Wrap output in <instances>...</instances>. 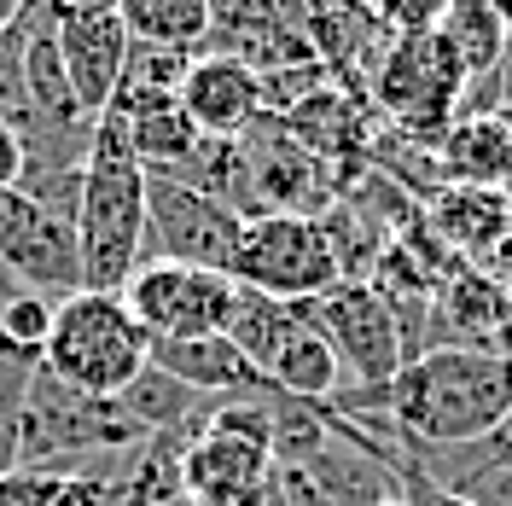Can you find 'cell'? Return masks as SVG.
<instances>
[{"label":"cell","instance_id":"obj_7","mask_svg":"<svg viewBox=\"0 0 512 506\" xmlns=\"http://www.w3.org/2000/svg\"><path fill=\"white\" fill-rule=\"evenodd\" d=\"M128 315L152 344H181V338H216L233 320L239 285L216 268H181V262H140L134 280L117 291Z\"/></svg>","mask_w":512,"mask_h":506},{"label":"cell","instance_id":"obj_18","mask_svg":"<svg viewBox=\"0 0 512 506\" xmlns=\"http://www.w3.org/2000/svg\"><path fill=\"white\" fill-rule=\"evenodd\" d=\"M117 117H123V128H128V152H134V163H140L146 175H169V169H181V163L198 152V140H204L175 99L134 105V111H117Z\"/></svg>","mask_w":512,"mask_h":506},{"label":"cell","instance_id":"obj_32","mask_svg":"<svg viewBox=\"0 0 512 506\" xmlns=\"http://www.w3.org/2000/svg\"><path fill=\"white\" fill-rule=\"evenodd\" d=\"M152 506H192V495L181 489V495H163V501H152Z\"/></svg>","mask_w":512,"mask_h":506},{"label":"cell","instance_id":"obj_23","mask_svg":"<svg viewBox=\"0 0 512 506\" xmlns=\"http://www.w3.org/2000/svg\"><path fill=\"white\" fill-rule=\"evenodd\" d=\"M53 315H59V303H53V297L12 285V291L0 297V338H6V344H18V349H30V355H41L47 338H53Z\"/></svg>","mask_w":512,"mask_h":506},{"label":"cell","instance_id":"obj_27","mask_svg":"<svg viewBox=\"0 0 512 506\" xmlns=\"http://www.w3.org/2000/svg\"><path fill=\"white\" fill-rule=\"evenodd\" d=\"M454 495H466L472 506H512V466H489V472H478Z\"/></svg>","mask_w":512,"mask_h":506},{"label":"cell","instance_id":"obj_6","mask_svg":"<svg viewBox=\"0 0 512 506\" xmlns=\"http://www.w3.org/2000/svg\"><path fill=\"white\" fill-rule=\"evenodd\" d=\"M309 320L315 332L332 344L338 355V373H350L355 390H384L408 367V344H402V326H396V309L384 303L373 280H332L309 303Z\"/></svg>","mask_w":512,"mask_h":506},{"label":"cell","instance_id":"obj_22","mask_svg":"<svg viewBox=\"0 0 512 506\" xmlns=\"http://www.w3.org/2000/svg\"><path fill=\"white\" fill-rule=\"evenodd\" d=\"M41 367V355L0 338V472H18V425H24V396Z\"/></svg>","mask_w":512,"mask_h":506},{"label":"cell","instance_id":"obj_24","mask_svg":"<svg viewBox=\"0 0 512 506\" xmlns=\"http://www.w3.org/2000/svg\"><path fill=\"white\" fill-rule=\"evenodd\" d=\"M373 18L384 24L390 41H419V35L443 30L448 0H373Z\"/></svg>","mask_w":512,"mask_h":506},{"label":"cell","instance_id":"obj_1","mask_svg":"<svg viewBox=\"0 0 512 506\" xmlns=\"http://www.w3.org/2000/svg\"><path fill=\"white\" fill-rule=\"evenodd\" d=\"M512 413V361L495 349L431 344L390 379V431L408 448H460Z\"/></svg>","mask_w":512,"mask_h":506},{"label":"cell","instance_id":"obj_19","mask_svg":"<svg viewBox=\"0 0 512 506\" xmlns=\"http://www.w3.org/2000/svg\"><path fill=\"white\" fill-rule=\"evenodd\" d=\"M309 320L303 303H280V297H262V291H245L239 285V303H233V320H227V338L245 349L256 373H268V361L286 349V338Z\"/></svg>","mask_w":512,"mask_h":506},{"label":"cell","instance_id":"obj_12","mask_svg":"<svg viewBox=\"0 0 512 506\" xmlns=\"http://www.w3.org/2000/svg\"><path fill=\"white\" fill-rule=\"evenodd\" d=\"M175 105L192 117L204 140H239L262 117V76L227 53H192Z\"/></svg>","mask_w":512,"mask_h":506},{"label":"cell","instance_id":"obj_33","mask_svg":"<svg viewBox=\"0 0 512 506\" xmlns=\"http://www.w3.org/2000/svg\"><path fill=\"white\" fill-rule=\"evenodd\" d=\"M367 6H373V0H367Z\"/></svg>","mask_w":512,"mask_h":506},{"label":"cell","instance_id":"obj_2","mask_svg":"<svg viewBox=\"0 0 512 506\" xmlns=\"http://www.w3.org/2000/svg\"><path fill=\"white\" fill-rule=\"evenodd\" d=\"M76 251H82V291H123L146 262V169L128 152V128L117 111H99L88 134Z\"/></svg>","mask_w":512,"mask_h":506},{"label":"cell","instance_id":"obj_13","mask_svg":"<svg viewBox=\"0 0 512 506\" xmlns=\"http://www.w3.org/2000/svg\"><path fill=\"white\" fill-rule=\"evenodd\" d=\"M146 361L158 373H169V379H181L204 402H251V396H268V379L245 361V349L233 344L227 332H216V338H181V344H152Z\"/></svg>","mask_w":512,"mask_h":506},{"label":"cell","instance_id":"obj_26","mask_svg":"<svg viewBox=\"0 0 512 506\" xmlns=\"http://www.w3.org/2000/svg\"><path fill=\"white\" fill-rule=\"evenodd\" d=\"M59 489L53 472H0V506H47Z\"/></svg>","mask_w":512,"mask_h":506},{"label":"cell","instance_id":"obj_29","mask_svg":"<svg viewBox=\"0 0 512 506\" xmlns=\"http://www.w3.org/2000/svg\"><path fill=\"white\" fill-rule=\"evenodd\" d=\"M24 18H30V0H0V35H6V30H18Z\"/></svg>","mask_w":512,"mask_h":506},{"label":"cell","instance_id":"obj_5","mask_svg":"<svg viewBox=\"0 0 512 506\" xmlns=\"http://www.w3.org/2000/svg\"><path fill=\"white\" fill-rule=\"evenodd\" d=\"M227 274H233V285L280 297V303H315L332 280H344L320 216H286V210H268V216L245 222Z\"/></svg>","mask_w":512,"mask_h":506},{"label":"cell","instance_id":"obj_3","mask_svg":"<svg viewBox=\"0 0 512 506\" xmlns=\"http://www.w3.org/2000/svg\"><path fill=\"white\" fill-rule=\"evenodd\" d=\"M146 355H152V338L140 332V320L128 315L117 291H76L53 315L41 367L82 396H123L146 373Z\"/></svg>","mask_w":512,"mask_h":506},{"label":"cell","instance_id":"obj_17","mask_svg":"<svg viewBox=\"0 0 512 506\" xmlns=\"http://www.w3.org/2000/svg\"><path fill=\"white\" fill-rule=\"evenodd\" d=\"M268 35H309V0H210V35L198 53H233Z\"/></svg>","mask_w":512,"mask_h":506},{"label":"cell","instance_id":"obj_10","mask_svg":"<svg viewBox=\"0 0 512 506\" xmlns=\"http://www.w3.org/2000/svg\"><path fill=\"white\" fill-rule=\"evenodd\" d=\"M0 268L6 280L41 291V297H76L82 291V251H76V227L41 210L30 192H0Z\"/></svg>","mask_w":512,"mask_h":506},{"label":"cell","instance_id":"obj_14","mask_svg":"<svg viewBox=\"0 0 512 506\" xmlns=\"http://www.w3.org/2000/svg\"><path fill=\"white\" fill-rule=\"evenodd\" d=\"M425 239L466 262L512 251V198L501 187H443L425 210Z\"/></svg>","mask_w":512,"mask_h":506},{"label":"cell","instance_id":"obj_31","mask_svg":"<svg viewBox=\"0 0 512 506\" xmlns=\"http://www.w3.org/2000/svg\"><path fill=\"white\" fill-rule=\"evenodd\" d=\"M111 506H146V501H140V495H134V489H128L123 477H117V495H111Z\"/></svg>","mask_w":512,"mask_h":506},{"label":"cell","instance_id":"obj_11","mask_svg":"<svg viewBox=\"0 0 512 506\" xmlns=\"http://www.w3.org/2000/svg\"><path fill=\"white\" fill-rule=\"evenodd\" d=\"M41 12L53 18V41H59V59H64L76 105L88 117H99L111 105V94H117L123 59H128V30L117 18V6H94V12H53V6H41Z\"/></svg>","mask_w":512,"mask_h":506},{"label":"cell","instance_id":"obj_4","mask_svg":"<svg viewBox=\"0 0 512 506\" xmlns=\"http://www.w3.org/2000/svg\"><path fill=\"white\" fill-rule=\"evenodd\" d=\"M134 443H146V431L123 413L117 396H82L59 384L47 367H35L30 396H24V425H18V472L64 477L82 454Z\"/></svg>","mask_w":512,"mask_h":506},{"label":"cell","instance_id":"obj_20","mask_svg":"<svg viewBox=\"0 0 512 506\" xmlns=\"http://www.w3.org/2000/svg\"><path fill=\"white\" fill-rule=\"evenodd\" d=\"M117 18H123L128 41L198 53L210 35V0H117Z\"/></svg>","mask_w":512,"mask_h":506},{"label":"cell","instance_id":"obj_8","mask_svg":"<svg viewBox=\"0 0 512 506\" xmlns=\"http://www.w3.org/2000/svg\"><path fill=\"white\" fill-rule=\"evenodd\" d=\"M245 216L204 192L146 175V262H181V268H233Z\"/></svg>","mask_w":512,"mask_h":506},{"label":"cell","instance_id":"obj_28","mask_svg":"<svg viewBox=\"0 0 512 506\" xmlns=\"http://www.w3.org/2000/svg\"><path fill=\"white\" fill-rule=\"evenodd\" d=\"M18 181H24V140L12 123H0V192H12Z\"/></svg>","mask_w":512,"mask_h":506},{"label":"cell","instance_id":"obj_25","mask_svg":"<svg viewBox=\"0 0 512 506\" xmlns=\"http://www.w3.org/2000/svg\"><path fill=\"white\" fill-rule=\"evenodd\" d=\"M117 495V477H88V472H64L59 489H53V501L47 506H111Z\"/></svg>","mask_w":512,"mask_h":506},{"label":"cell","instance_id":"obj_30","mask_svg":"<svg viewBox=\"0 0 512 506\" xmlns=\"http://www.w3.org/2000/svg\"><path fill=\"white\" fill-rule=\"evenodd\" d=\"M495 82H501V105L512 99V35H507V47H501V64H495Z\"/></svg>","mask_w":512,"mask_h":506},{"label":"cell","instance_id":"obj_15","mask_svg":"<svg viewBox=\"0 0 512 506\" xmlns=\"http://www.w3.org/2000/svg\"><path fill=\"white\" fill-rule=\"evenodd\" d=\"M437 169L454 187H495L512 181V128L501 117H466L443 134Z\"/></svg>","mask_w":512,"mask_h":506},{"label":"cell","instance_id":"obj_21","mask_svg":"<svg viewBox=\"0 0 512 506\" xmlns=\"http://www.w3.org/2000/svg\"><path fill=\"white\" fill-rule=\"evenodd\" d=\"M437 35L454 47V59L466 70V88L483 82V76H495L501 47H507V24H501V12L489 0H448V18Z\"/></svg>","mask_w":512,"mask_h":506},{"label":"cell","instance_id":"obj_16","mask_svg":"<svg viewBox=\"0 0 512 506\" xmlns=\"http://www.w3.org/2000/svg\"><path fill=\"white\" fill-rule=\"evenodd\" d=\"M309 309V303H303ZM268 390L274 396H286V402H332L338 396V355H332V344L315 332V320H303L297 332L286 338V349L268 361Z\"/></svg>","mask_w":512,"mask_h":506},{"label":"cell","instance_id":"obj_9","mask_svg":"<svg viewBox=\"0 0 512 506\" xmlns=\"http://www.w3.org/2000/svg\"><path fill=\"white\" fill-rule=\"evenodd\" d=\"M373 94H379V111H390L402 128H425L443 146V123L454 128V111L466 94V70L443 35L390 41V53L373 70Z\"/></svg>","mask_w":512,"mask_h":506}]
</instances>
